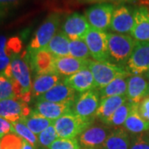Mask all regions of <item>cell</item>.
I'll return each instance as SVG.
<instances>
[{"instance_id": "40", "label": "cell", "mask_w": 149, "mask_h": 149, "mask_svg": "<svg viewBox=\"0 0 149 149\" xmlns=\"http://www.w3.org/2000/svg\"><path fill=\"white\" fill-rule=\"evenodd\" d=\"M12 58L8 56H0V74L4 72L6 68L10 64Z\"/></svg>"}, {"instance_id": "49", "label": "cell", "mask_w": 149, "mask_h": 149, "mask_svg": "<svg viewBox=\"0 0 149 149\" xmlns=\"http://www.w3.org/2000/svg\"><path fill=\"white\" fill-rule=\"evenodd\" d=\"M40 149H43V148H40Z\"/></svg>"}, {"instance_id": "22", "label": "cell", "mask_w": 149, "mask_h": 149, "mask_svg": "<svg viewBox=\"0 0 149 149\" xmlns=\"http://www.w3.org/2000/svg\"><path fill=\"white\" fill-rule=\"evenodd\" d=\"M61 82V75L56 72L37 74L32 81V98H39Z\"/></svg>"}, {"instance_id": "42", "label": "cell", "mask_w": 149, "mask_h": 149, "mask_svg": "<svg viewBox=\"0 0 149 149\" xmlns=\"http://www.w3.org/2000/svg\"><path fill=\"white\" fill-rule=\"evenodd\" d=\"M37 148H35L34 146H32V144H30L29 143H27V141L23 140V143H22V147L21 149H36Z\"/></svg>"}, {"instance_id": "44", "label": "cell", "mask_w": 149, "mask_h": 149, "mask_svg": "<svg viewBox=\"0 0 149 149\" xmlns=\"http://www.w3.org/2000/svg\"><path fill=\"white\" fill-rule=\"evenodd\" d=\"M81 2H85V3H99L101 2L102 0H79Z\"/></svg>"}, {"instance_id": "46", "label": "cell", "mask_w": 149, "mask_h": 149, "mask_svg": "<svg viewBox=\"0 0 149 149\" xmlns=\"http://www.w3.org/2000/svg\"><path fill=\"white\" fill-rule=\"evenodd\" d=\"M85 149H99V148H85Z\"/></svg>"}, {"instance_id": "41", "label": "cell", "mask_w": 149, "mask_h": 149, "mask_svg": "<svg viewBox=\"0 0 149 149\" xmlns=\"http://www.w3.org/2000/svg\"><path fill=\"white\" fill-rule=\"evenodd\" d=\"M138 1H141V0H102L101 2H112V3H135Z\"/></svg>"}, {"instance_id": "19", "label": "cell", "mask_w": 149, "mask_h": 149, "mask_svg": "<svg viewBox=\"0 0 149 149\" xmlns=\"http://www.w3.org/2000/svg\"><path fill=\"white\" fill-rule=\"evenodd\" d=\"M76 99V91L65 85L64 82H60L47 93L37 98V101H48L52 103H70L74 104Z\"/></svg>"}, {"instance_id": "26", "label": "cell", "mask_w": 149, "mask_h": 149, "mask_svg": "<svg viewBox=\"0 0 149 149\" xmlns=\"http://www.w3.org/2000/svg\"><path fill=\"white\" fill-rule=\"evenodd\" d=\"M130 74H123L118 76L109 85L98 91L100 98L110 96L126 95L128 88V78Z\"/></svg>"}, {"instance_id": "23", "label": "cell", "mask_w": 149, "mask_h": 149, "mask_svg": "<svg viewBox=\"0 0 149 149\" xmlns=\"http://www.w3.org/2000/svg\"><path fill=\"white\" fill-rule=\"evenodd\" d=\"M123 128L133 134H139L149 131V122L143 119L139 114V104H133L131 112L123 123Z\"/></svg>"}, {"instance_id": "8", "label": "cell", "mask_w": 149, "mask_h": 149, "mask_svg": "<svg viewBox=\"0 0 149 149\" xmlns=\"http://www.w3.org/2000/svg\"><path fill=\"white\" fill-rule=\"evenodd\" d=\"M84 41L89 48L91 56L97 61H109L108 52V37L104 31L92 28L88 31Z\"/></svg>"}, {"instance_id": "15", "label": "cell", "mask_w": 149, "mask_h": 149, "mask_svg": "<svg viewBox=\"0 0 149 149\" xmlns=\"http://www.w3.org/2000/svg\"><path fill=\"white\" fill-rule=\"evenodd\" d=\"M134 23L131 37L137 42H149V11L141 6L133 9Z\"/></svg>"}, {"instance_id": "37", "label": "cell", "mask_w": 149, "mask_h": 149, "mask_svg": "<svg viewBox=\"0 0 149 149\" xmlns=\"http://www.w3.org/2000/svg\"><path fill=\"white\" fill-rule=\"evenodd\" d=\"M139 113L141 117L149 122V96L139 103Z\"/></svg>"}, {"instance_id": "21", "label": "cell", "mask_w": 149, "mask_h": 149, "mask_svg": "<svg viewBox=\"0 0 149 149\" xmlns=\"http://www.w3.org/2000/svg\"><path fill=\"white\" fill-rule=\"evenodd\" d=\"M63 82L79 93L95 90V80L89 69L82 70L75 74L65 77Z\"/></svg>"}, {"instance_id": "36", "label": "cell", "mask_w": 149, "mask_h": 149, "mask_svg": "<svg viewBox=\"0 0 149 149\" xmlns=\"http://www.w3.org/2000/svg\"><path fill=\"white\" fill-rule=\"evenodd\" d=\"M129 149H149V137L148 133L134 134L131 139Z\"/></svg>"}, {"instance_id": "17", "label": "cell", "mask_w": 149, "mask_h": 149, "mask_svg": "<svg viewBox=\"0 0 149 149\" xmlns=\"http://www.w3.org/2000/svg\"><path fill=\"white\" fill-rule=\"evenodd\" d=\"M90 60L74 58L70 56L63 57H55L54 70L55 72L60 75H64L67 77L82 70L88 69Z\"/></svg>"}, {"instance_id": "34", "label": "cell", "mask_w": 149, "mask_h": 149, "mask_svg": "<svg viewBox=\"0 0 149 149\" xmlns=\"http://www.w3.org/2000/svg\"><path fill=\"white\" fill-rule=\"evenodd\" d=\"M23 139L15 133H8L0 140L1 149H21Z\"/></svg>"}, {"instance_id": "27", "label": "cell", "mask_w": 149, "mask_h": 149, "mask_svg": "<svg viewBox=\"0 0 149 149\" xmlns=\"http://www.w3.org/2000/svg\"><path fill=\"white\" fill-rule=\"evenodd\" d=\"M22 49V41L18 36H0V56L13 58L20 55Z\"/></svg>"}, {"instance_id": "35", "label": "cell", "mask_w": 149, "mask_h": 149, "mask_svg": "<svg viewBox=\"0 0 149 149\" xmlns=\"http://www.w3.org/2000/svg\"><path fill=\"white\" fill-rule=\"evenodd\" d=\"M48 149H81L77 139L58 138L50 145Z\"/></svg>"}, {"instance_id": "11", "label": "cell", "mask_w": 149, "mask_h": 149, "mask_svg": "<svg viewBox=\"0 0 149 149\" xmlns=\"http://www.w3.org/2000/svg\"><path fill=\"white\" fill-rule=\"evenodd\" d=\"M134 23L133 9L125 5L114 8L109 29L119 34L130 33Z\"/></svg>"}, {"instance_id": "43", "label": "cell", "mask_w": 149, "mask_h": 149, "mask_svg": "<svg viewBox=\"0 0 149 149\" xmlns=\"http://www.w3.org/2000/svg\"><path fill=\"white\" fill-rule=\"evenodd\" d=\"M6 13H7V11L3 10L0 8V22L2 21L3 19V17H5Z\"/></svg>"}, {"instance_id": "3", "label": "cell", "mask_w": 149, "mask_h": 149, "mask_svg": "<svg viewBox=\"0 0 149 149\" xmlns=\"http://www.w3.org/2000/svg\"><path fill=\"white\" fill-rule=\"evenodd\" d=\"M88 69L93 74L95 80V90L97 91L104 88L118 76L131 74L127 67L111 63L110 61L90 60Z\"/></svg>"}, {"instance_id": "39", "label": "cell", "mask_w": 149, "mask_h": 149, "mask_svg": "<svg viewBox=\"0 0 149 149\" xmlns=\"http://www.w3.org/2000/svg\"><path fill=\"white\" fill-rule=\"evenodd\" d=\"M22 1V0H0V8L3 10L8 11L19 5Z\"/></svg>"}, {"instance_id": "29", "label": "cell", "mask_w": 149, "mask_h": 149, "mask_svg": "<svg viewBox=\"0 0 149 149\" xmlns=\"http://www.w3.org/2000/svg\"><path fill=\"white\" fill-rule=\"evenodd\" d=\"M11 123H12L11 133H15L24 141H27V143L32 144V146H34L37 148L39 143H38V139H37V135L32 133L24 123L19 120V121Z\"/></svg>"}, {"instance_id": "48", "label": "cell", "mask_w": 149, "mask_h": 149, "mask_svg": "<svg viewBox=\"0 0 149 149\" xmlns=\"http://www.w3.org/2000/svg\"><path fill=\"white\" fill-rule=\"evenodd\" d=\"M0 149H1V145H0Z\"/></svg>"}, {"instance_id": "45", "label": "cell", "mask_w": 149, "mask_h": 149, "mask_svg": "<svg viewBox=\"0 0 149 149\" xmlns=\"http://www.w3.org/2000/svg\"><path fill=\"white\" fill-rule=\"evenodd\" d=\"M143 75L144 77L149 81V70H148L147 72H145L144 74H143Z\"/></svg>"}, {"instance_id": "10", "label": "cell", "mask_w": 149, "mask_h": 149, "mask_svg": "<svg viewBox=\"0 0 149 149\" xmlns=\"http://www.w3.org/2000/svg\"><path fill=\"white\" fill-rule=\"evenodd\" d=\"M126 65L133 74H143L149 70V42H137Z\"/></svg>"}, {"instance_id": "38", "label": "cell", "mask_w": 149, "mask_h": 149, "mask_svg": "<svg viewBox=\"0 0 149 149\" xmlns=\"http://www.w3.org/2000/svg\"><path fill=\"white\" fill-rule=\"evenodd\" d=\"M12 123L4 118L0 117V139L11 132Z\"/></svg>"}, {"instance_id": "31", "label": "cell", "mask_w": 149, "mask_h": 149, "mask_svg": "<svg viewBox=\"0 0 149 149\" xmlns=\"http://www.w3.org/2000/svg\"><path fill=\"white\" fill-rule=\"evenodd\" d=\"M132 105H133V104L130 103L128 100L125 102L123 104H122L113 114V116L109 123V126L118 127V126L123 125V123L126 121L127 118L128 117V115L131 112Z\"/></svg>"}, {"instance_id": "33", "label": "cell", "mask_w": 149, "mask_h": 149, "mask_svg": "<svg viewBox=\"0 0 149 149\" xmlns=\"http://www.w3.org/2000/svg\"><path fill=\"white\" fill-rule=\"evenodd\" d=\"M37 139L40 146H42L44 148H48L55 140L58 139V135L56 133L54 125H51L40 134H38Z\"/></svg>"}, {"instance_id": "4", "label": "cell", "mask_w": 149, "mask_h": 149, "mask_svg": "<svg viewBox=\"0 0 149 149\" xmlns=\"http://www.w3.org/2000/svg\"><path fill=\"white\" fill-rule=\"evenodd\" d=\"M107 37L109 60L123 66L127 65L137 41L126 34L110 32L107 33Z\"/></svg>"}, {"instance_id": "24", "label": "cell", "mask_w": 149, "mask_h": 149, "mask_svg": "<svg viewBox=\"0 0 149 149\" xmlns=\"http://www.w3.org/2000/svg\"><path fill=\"white\" fill-rule=\"evenodd\" d=\"M131 139L128 132L123 128L112 130L107 137L101 149H129Z\"/></svg>"}, {"instance_id": "20", "label": "cell", "mask_w": 149, "mask_h": 149, "mask_svg": "<svg viewBox=\"0 0 149 149\" xmlns=\"http://www.w3.org/2000/svg\"><path fill=\"white\" fill-rule=\"evenodd\" d=\"M126 101H128L127 95L110 96L101 98L100 106L96 112V118H98L103 123L109 126V123L113 114Z\"/></svg>"}, {"instance_id": "6", "label": "cell", "mask_w": 149, "mask_h": 149, "mask_svg": "<svg viewBox=\"0 0 149 149\" xmlns=\"http://www.w3.org/2000/svg\"><path fill=\"white\" fill-rule=\"evenodd\" d=\"M100 96L95 90L86 91L77 96L72 105V112L76 116L94 122L100 106Z\"/></svg>"}, {"instance_id": "32", "label": "cell", "mask_w": 149, "mask_h": 149, "mask_svg": "<svg viewBox=\"0 0 149 149\" xmlns=\"http://www.w3.org/2000/svg\"><path fill=\"white\" fill-rule=\"evenodd\" d=\"M11 98H16L13 85L5 74H0V101Z\"/></svg>"}, {"instance_id": "5", "label": "cell", "mask_w": 149, "mask_h": 149, "mask_svg": "<svg viewBox=\"0 0 149 149\" xmlns=\"http://www.w3.org/2000/svg\"><path fill=\"white\" fill-rule=\"evenodd\" d=\"M93 122L85 120L72 113H67L54 121V127L61 139H76L88 128Z\"/></svg>"}, {"instance_id": "25", "label": "cell", "mask_w": 149, "mask_h": 149, "mask_svg": "<svg viewBox=\"0 0 149 149\" xmlns=\"http://www.w3.org/2000/svg\"><path fill=\"white\" fill-rule=\"evenodd\" d=\"M70 42L69 37L62 32V30H59L45 49L54 57L67 56H70Z\"/></svg>"}, {"instance_id": "12", "label": "cell", "mask_w": 149, "mask_h": 149, "mask_svg": "<svg viewBox=\"0 0 149 149\" xmlns=\"http://www.w3.org/2000/svg\"><path fill=\"white\" fill-rule=\"evenodd\" d=\"M111 130L109 127L100 124H91L78 138L80 146L85 148H97L102 147Z\"/></svg>"}, {"instance_id": "16", "label": "cell", "mask_w": 149, "mask_h": 149, "mask_svg": "<svg viewBox=\"0 0 149 149\" xmlns=\"http://www.w3.org/2000/svg\"><path fill=\"white\" fill-rule=\"evenodd\" d=\"M127 98L130 103L139 104L149 96V81L143 74H132L128 78Z\"/></svg>"}, {"instance_id": "13", "label": "cell", "mask_w": 149, "mask_h": 149, "mask_svg": "<svg viewBox=\"0 0 149 149\" xmlns=\"http://www.w3.org/2000/svg\"><path fill=\"white\" fill-rule=\"evenodd\" d=\"M26 58L32 72H34L35 75L55 72V57L46 49L39 50L31 53L26 51Z\"/></svg>"}, {"instance_id": "2", "label": "cell", "mask_w": 149, "mask_h": 149, "mask_svg": "<svg viewBox=\"0 0 149 149\" xmlns=\"http://www.w3.org/2000/svg\"><path fill=\"white\" fill-rule=\"evenodd\" d=\"M61 20V14L60 13H51L34 33L27 46V52L31 53L47 47L48 43L58 32Z\"/></svg>"}, {"instance_id": "1", "label": "cell", "mask_w": 149, "mask_h": 149, "mask_svg": "<svg viewBox=\"0 0 149 149\" xmlns=\"http://www.w3.org/2000/svg\"><path fill=\"white\" fill-rule=\"evenodd\" d=\"M31 68L26 58V52L12 58L10 64L3 73L12 81L16 98L28 103L32 96Z\"/></svg>"}, {"instance_id": "7", "label": "cell", "mask_w": 149, "mask_h": 149, "mask_svg": "<svg viewBox=\"0 0 149 149\" xmlns=\"http://www.w3.org/2000/svg\"><path fill=\"white\" fill-rule=\"evenodd\" d=\"M114 6L111 3H98L85 11V17L92 28L105 32L109 28Z\"/></svg>"}, {"instance_id": "9", "label": "cell", "mask_w": 149, "mask_h": 149, "mask_svg": "<svg viewBox=\"0 0 149 149\" xmlns=\"http://www.w3.org/2000/svg\"><path fill=\"white\" fill-rule=\"evenodd\" d=\"M27 103L17 98L6 99L0 101V117L10 123H14L27 117L31 113Z\"/></svg>"}, {"instance_id": "18", "label": "cell", "mask_w": 149, "mask_h": 149, "mask_svg": "<svg viewBox=\"0 0 149 149\" xmlns=\"http://www.w3.org/2000/svg\"><path fill=\"white\" fill-rule=\"evenodd\" d=\"M72 105L73 104L70 103L37 101L34 111L43 117L56 121L59 118L72 113Z\"/></svg>"}, {"instance_id": "30", "label": "cell", "mask_w": 149, "mask_h": 149, "mask_svg": "<svg viewBox=\"0 0 149 149\" xmlns=\"http://www.w3.org/2000/svg\"><path fill=\"white\" fill-rule=\"evenodd\" d=\"M70 56L74 58L90 60L91 53L84 39L70 40Z\"/></svg>"}, {"instance_id": "14", "label": "cell", "mask_w": 149, "mask_h": 149, "mask_svg": "<svg viewBox=\"0 0 149 149\" xmlns=\"http://www.w3.org/2000/svg\"><path fill=\"white\" fill-rule=\"evenodd\" d=\"M91 28L85 15L73 13L67 17L62 25V32L70 40L84 39L85 34Z\"/></svg>"}, {"instance_id": "28", "label": "cell", "mask_w": 149, "mask_h": 149, "mask_svg": "<svg viewBox=\"0 0 149 149\" xmlns=\"http://www.w3.org/2000/svg\"><path fill=\"white\" fill-rule=\"evenodd\" d=\"M21 121L24 123L28 128L36 135L40 134L46 128L54 124L53 120L43 117L34 110H32L27 117L22 118Z\"/></svg>"}, {"instance_id": "47", "label": "cell", "mask_w": 149, "mask_h": 149, "mask_svg": "<svg viewBox=\"0 0 149 149\" xmlns=\"http://www.w3.org/2000/svg\"><path fill=\"white\" fill-rule=\"evenodd\" d=\"M148 133V137H149V131H148V133Z\"/></svg>"}]
</instances>
